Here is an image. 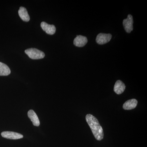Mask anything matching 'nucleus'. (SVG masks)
Segmentation results:
<instances>
[{"instance_id":"1","label":"nucleus","mask_w":147,"mask_h":147,"mask_svg":"<svg viewBox=\"0 0 147 147\" xmlns=\"http://www.w3.org/2000/svg\"><path fill=\"white\" fill-rule=\"evenodd\" d=\"M86 121L91 129L92 132L95 139L100 141L104 137L103 129L99 122L95 117L90 114L86 116Z\"/></svg>"},{"instance_id":"2","label":"nucleus","mask_w":147,"mask_h":147,"mask_svg":"<svg viewBox=\"0 0 147 147\" xmlns=\"http://www.w3.org/2000/svg\"><path fill=\"white\" fill-rule=\"evenodd\" d=\"M25 53L29 57L32 59H43L45 56V53L36 48H29L25 50Z\"/></svg>"},{"instance_id":"3","label":"nucleus","mask_w":147,"mask_h":147,"mask_svg":"<svg viewBox=\"0 0 147 147\" xmlns=\"http://www.w3.org/2000/svg\"><path fill=\"white\" fill-rule=\"evenodd\" d=\"M112 37L110 34L100 33L96 36V42L99 45H103L109 42Z\"/></svg>"},{"instance_id":"4","label":"nucleus","mask_w":147,"mask_h":147,"mask_svg":"<svg viewBox=\"0 0 147 147\" xmlns=\"http://www.w3.org/2000/svg\"><path fill=\"white\" fill-rule=\"evenodd\" d=\"M123 26L125 31L128 33L133 30V17L131 14H128L127 18L124 19Z\"/></svg>"},{"instance_id":"5","label":"nucleus","mask_w":147,"mask_h":147,"mask_svg":"<svg viewBox=\"0 0 147 147\" xmlns=\"http://www.w3.org/2000/svg\"><path fill=\"white\" fill-rule=\"evenodd\" d=\"M2 137L6 139L16 140L22 139L24 136L22 134L17 133V132H13V131H3L1 134Z\"/></svg>"},{"instance_id":"6","label":"nucleus","mask_w":147,"mask_h":147,"mask_svg":"<svg viewBox=\"0 0 147 147\" xmlns=\"http://www.w3.org/2000/svg\"><path fill=\"white\" fill-rule=\"evenodd\" d=\"M40 26L43 31L46 33L50 35H53L56 31V27L53 25H49L45 22H42L40 24Z\"/></svg>"},{"instance_id":"7","label":"nucleus","mask_w":147,"mask_h":147,"mask_svg":"<svg viewBox=\"0 0 147 147\" xmlns=\"http://www.w3.org/2000/svg\"><path fill=\"white\" fill-rule=\"evenodd\" d=\"M88 39L86 36H77L74 40V44L78 47H83L87 44Z\"/></svg>"},{"instance_id":"8","label":"nucleus","mask_w":147,"mask_h":147,"mask_svg":"<svg viewBox=\"0 0 147 147\" xmlns=\"http://www.w3.org/2000/svg\"><path fill=\"white\" fill-rule=\"evenodd\" d=\"M28 117L32 122L33 124L35 126H39L40 121L38 117L34 110H29L28 113Z\"/></svg>"},{"instance_id":"9","label":"nucleus","mask_w":147,"mask_h":147,"mask_svg":"<svg viewBox=\"0 0 147 147\" xmlns=\"http://www.w3.org/2000/svg\"><path fill=\"white\" fill-rule=\"evenodd\" d=\"M125 89V86L124 84L121 80H118L116 82L114 86V90L117 94H120L122 93Z\"/></svg>"},{"instance_id":"10","label":"nucleus","mask_w":147,"mask_h":147,"mask_svg":"<svg viewBox=\"0 0 147 147\" xmlns=\"http://www.w3.org/2000/svg\"><path fill=\"white\" fill-rule=\"evenodd\" d=\"M137 103L138 102L136 99H130L125 102L123 107L125 110H132L137 107Z\"/></svg>"},{"instance_id":"11","label":"nucleus","mask_w":147,"mask_h":147,"mask_svg":"<svg viewBox=\"0 0 147 147\" xmlns=\"http://www.w3.org/2000/svg\"><path fill=\"white\" fill-rule=\"evenodd\" d=\"M18 14L20 18L23 21L25 22H28L30 20V17L26 9L23 7H21L18 11Z\"/></svg>"},{"instance_id":"12","label":"nucleus","mask_w":147,"mask_h":147,"mask_svg":"<svg viewBox=\"0 0 147 147\" xmlns=\"http://www.w3.org/2000/svg\"><path fill=\"white\" fill-rule=\"evenodd\" d=\"M11 73L9 67L5 64L0 62V76H7Z\"/></svg>"}]
</instances>
